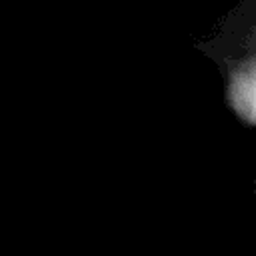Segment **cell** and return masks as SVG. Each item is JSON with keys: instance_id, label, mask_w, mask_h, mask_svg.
<instances>
[{"instance_id": "cell-1", "label": "cell", "mask_w": 256, "mask_h": 256, "mask_svg": "<svg viewBox=\"0 0 256 256\" xmlns=\"http://www.w3.org/2000/svg\"><path fill=\"white\" fill-rule=\"evenodd\" d=\"M232 100L238 112L256 124V60L234 78Z\"/></svg>"}]
</instances>
